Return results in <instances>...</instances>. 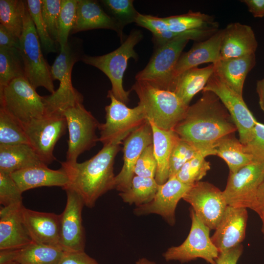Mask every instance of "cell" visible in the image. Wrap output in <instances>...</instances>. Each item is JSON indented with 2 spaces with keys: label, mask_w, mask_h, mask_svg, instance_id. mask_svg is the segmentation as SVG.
<instances>
[{
  "label": "cell",
  "mask_w": 264,
  "mask_h": 264,
  "mask_svg": "<svg viewBox=\"0 0 264 264\" xmlns=\"http://www.w3.org/2000/svg\"><path fill=\"white\" fill-rule=\"evenodd\" d=\"M173 131L182 139L199 151L216 155V143L237 128L220 98L210 91H202V96L189 106L183 118Z\"/></svg>",
  "instance_id": "cell-1"
},
{
  "label": "cell",
  "mask_w": 264,
  "mask_h": 264,
  "mask_svg": "<svg viewBox=\"0 0 264 264\" xmlns=\"http://www.w3.org/2000/svg\"><path fill=\"white\" fill-rule=\"evenodd\" d=\"M119 145H103L95 155L83 162H61V168L69 179L68 185L63 189L74 190L82 198L86 206L93 207L101 196L114 189L113 165L120 149Z\"/></svg>",
  "instance_id": "cell-2"
},
{
  "label": "cell",
  "mask_w": 264,
  "mask_h": 264,
  "mask_svg": "<svg viewBox=\"0 0 264 264\" xmlns=\"http://www.w3.org/2000/svg\"><path fill=\"white\" fill-rule=\"evenodd\" d=\"M81 45L77 39L68 40L51 66L52 80H58L60 84L53 93L44 96L46 115L62 114L67 108L83 102V95L73 87L71 81L73 66L84 55Z\"/></svg>",
  "instance_id": "cell-3"
},
{
  "label": "cell",
  "mask_w": 264,
  "mask_h": 264,
  "mask_svg": "<svg viewBox=\"0 0 264 264\" xmlns=\"http://www.w3.org/2000/svg\"><path fill=\"white\" fill-rule=\"evenodd\" d=\"M131 90L136 93L146 119L164 130L173 131L189 107L174 92L143 82L136 81Z\"/></svg>",
  "instance_id": "cell-4"
},
{
  "label": "cell",
  "mask_w": 264,
  "mask_h": 264,
  "mask_svg": "<svg viewBox=\"0 0 264 264\" xmlns=\"http://www.w3.org/2000/svg\"><path fill=\"white\" fill-rule=\"evenodd\" d=\"M140 30L132 29L121 45L114 51L101 56L84 55L82 61L102 71L110 79L111 84L110 91L118 100L127 104L130 91L124 89L123 77L128 66V61L133 58L136 61L138 55L134 46L142 39Z\"/></svg>",
  "instance_id": "cell-5"
},
{
  "label": "cell",
  "mask_w": 264,
  "mask_h": 264,
  "mask_svg": "<svg viewBox=\"0 0 264 264\" xmlns=\"http://www.w3.org/2000/svg\"><path fill=\"white\" fill-rule=\"evenodd\" d=\"M41 47L26 0L19 48L24 64L25 76L36 89L43 87L52 94L55 90L51 75V66L44 58Z\"/></svg>",
  "instance_id": "cell-6"
},
{
  "label": "cell",
  "mask_w": 264,
  "mask_h": 264,
  "mask_svg": "<svg viewBox=\"0 0 264 264\" xmlns=\"http://www.w3.org/2000/svg\"><path fill=\"white\" fill-rule=\"evenodd\" d=\"M190 40L191 39L188 36H178L155 48L147 66L136 74V81L174 92L176 85L175 68L182 50Z\"/></svg>",
  "instance_id": "cell-7"
},
{
  "label": "cell",
  "mask_w": 264,
  "mask_h": 264,
  "mask_svg": "<svg viewBox=\"0 0 264 264\" xmlns=\"http://www.w3.org/2000/svg\"><path fill=\"white\" fill-rule=\"evenodd\" d=\"M107 97L110 99V103L105 107L106 122L99 126V141L103 145H120L147 119L140 105L129 108L117 100L110 90L108 91Z\"/></svg>",
  "instance_id": "cell-8"
},
{
  "label": "cell",
  "mask_w": 264,
  "mask_h": 264,
  "mask_svg": "<svg viewBox=\"0 0 264 264\" xmlns=\"http://www.w3.org/2000/svg\"><path fill=\"white\" fill-rule=\"evenodd\" d=\"M0 108L23 125L45 114L44 96L40 95L25 77L12 80L0 92Z\"/></svg>",
  "instance_id": "cell-9"
},
{
  "label": "cell",
  "mask_w": 264,
  "mask_h": 264,
  "mask_svg": "<svg viewBox=\"0 0 264 264\" xmlns=\"http://www.w3.org/2000/svg\"><path fill=\"white\" fill-rule=\"evenodd\" d=\"M62 114L66 119L69 133L66 161L76 162L80 154L89 150L99 141L96 131L100 123L86 109L83 103L67 108Z\"/></svg>",
  "instance_id": "cell-10"
},
{
  "label": "cell",
  "mask_w": 264,
  "mask_h": 264,
  "mask_svg": "<svg viewBox=\"0 0 264 264\" xmlns=\"http://www.w3.org/2000/svg\"><path fill=\"white\" fill-rule=\"evenodd\" d=\"M191 226L185 240L179 245L172 246L163 253L166 261L188 262L201 258L210 264H217L219 251L210 237V229L198 219L192 208L190 209Z\"/></svg>",
  "instance_id": "cell-11"
},
{
  "label": "cell",
  "mask_w": 264,
  "mask_h": 264,
  "mask_svg": "<svg viewBox=\"0 0 264 264\" xmlns=\"http://www.w3.org/2000/svg\"><path fill=\"white\" fill-rule=\"evenodd\" d=\"M264 180V162L255 160L234 173H229L222 191L227 205L251 209Z\"/></svg>",
  "instance_id": "cell-12"
},
{
  "label": "cell",
  "mask_w": 264,
  "mask_h": 264,
  "mask_svg": "<svg viewBox=\"0 0 264 264\" xmlns=\"http://www.w3.org/2000/svg\"><path fill=\"white\" fill-rule=\"evenodd\" d=\"M29 144L42 161L48 165L55 159V145L67 129L63 114L45 115L23 125Z\"/></svg>",
  "instance_id": "cell-13"
},
{
  "label": "cell",
  "mask_w": 264,
  "mask_h": 264,
  "mask_svg": "<svg viewBox=\"0 0 264 264\" xmlns=\"http://www.w3.org/2000/svg\"><path fill=\"white\" fill-rule=\"evenodd\" d=\"M182 199L191 205L197 216L210 230L216 228L228 206L222 191L206 181L193 185Z\"/></svg>",
  "instance_id": "cell-14"
},
{
  "label": "cell",
  "mask_w": 264,
  "mask_h": 264,
  "mask_svg": "<svg viewBox=\"0 0 264 264\" xmlns=\"http://www.w3.org/2000/svg\"><path fill=\"white\" fill-rule=\"evenodd\" d=\"M66 193V207L60 216V246L67 252L85 251L86 236L82 212L85 204L81 196L70 188Z\"/></svg>",
  "instance_id": "cell-15"
},
{
  "label": "cell",
  "mask_w": 264,
  "mask_h": 264,
  "mask_svg": "<svg viewBox=\"0 0 264 264\" xmlns=\"http://www.w3.org/2000/svg\"><path fill=\"white\" fill-rule=\"evenodd\" d=\"M210 91L220 100L227 110L239 134V140L246 145L251 139L257 122L242 97L222 82L213 73L202 91Z\"/></svg>",
  "instance_id": "cell-16"
},
{
  "label": "cell",
  "mask_w": 264,
  "mask_h": 264,
  "mask_svg": "<svg viewBox=\"0 0 264 264\" xmlns=\"http://www.w3.org/2000/svg\"><path fill=\"white\" fill-rule=\"evenodd\" d=\"M192 186L181 182L176 176L171 177L165 183L159 185L152 200L136 206L133 213L138 216L157 214L169 225L173 226L176 223L177 204Z\"/></svg>",
  "instance_id": "cell-17"
},
{
  "label": "cell",
  "mask_w": 264,
  "mask_h": 264,
  "mask_svg": "<svg viewBox=\"0 0 264 264\" xmlns=\"http://www.w3.org/2000/svg\"><path fill=\"white\" fill-rule=\"evenodd\" d=\"M122 143L123 165L114 178V189L120 192L129 189L134 176V169L137 159L144 149L153 144V131L149 121L147 120Z\"/></svg>",
  "instance_id": "cell-18"
},
{
  "label": "cell",
  "mask_w": 264,
  "mask_h": 264,
  "mask_svg": "<svg viewBox=\"0 0 264 264\" xmlns=\"http://www.w3.org/2000/svg\"><path fill=\"white\" fill-rule=\"evenodd\" d=\"M248 219L246 208L227 206L211 237L220 252L233 248L244 239Z\"/></svg>",
  "instance_id": "cell-19"
},
{
  "label": "cell",
  "mask_w": 264,
  "mask_h": 264,
  "mask_svg": "<svg viewBox=\"0 0 264 264\" xmlns=\"http://www.w3.org/2000/svg\"><path fill=\"white\" fill-rule=\"evenodd\" d=\"M97 29L114 31L121 43L126 39L123 34L124 27L104 10L99 2L78 0L75 21L70 34Z\"/></svg>",
  "instance_id": "cell-20"
},
{
  "label": "cell",
  "mask_w": 264,
  "mask_h": 264,
  "mask_svg": "<svg viewBox=\"0 0 264 264\" xmlns=\"http://www.w3.org/2000/svg\"><path fill=\"white\" fill-rule=\"evenodd\" d=\"M22 203L1 207L0 210V250L22 248L32 242L24 224Z\"/></svg>",
  "instance_id": "cell-21"
},
{
  "label": "cell",
  "mask_w": 264,
  "mask_h": 264,
  "mask_svg": "<svg viewBox=\"0 0 264 264\" xmlns=\"http://www.w3.org/2000/svg\"><path fill=\"white\" fill-rule=\"evenodd\" d=\"M170 30L177 36L185 35L200 42L219 31L214 18L200 12L189 11L186 14L164 17Z\"/></svg>",
  "instance_id": "cell-22"
},
{
  "label": "cell",
  "mask_w": 264,
  "mask_h": 264,
  "mask_svg": "<svg viewBox=\"0 0 264 264\" xmlns=\"http://www.w3.org/2000/svg\"><path fill=\"white\" fill-rule=\"evenodd\" d=\"M258 42L251 26L238 22L222 29L220 60L255 54Z\"/></svg>",
  "instance_id": "cell-23"
},
{
  "label": "cell",
  "mask_w": 264,
  "mask_h": 264,
  "mask_svg": "<svg viewBox=\"0 0 264 264\" xmlns=\"http://www.w3.org/2000/svg\"><path fill=\"white\" fill-rule=\"evenodd\" d=\"M23 221L33 242L60 246V215L22 209Z\"/></svg>",
  "instance_id": "cell-24"
},
{
  "label": "cell",
  "mask_w": 264,
  "mask_h": 264,
  "mask_svg": "<svg viewBox=\"0 0 264 264\" xmlns=\"http://www.w3.org/2000/svg\"><path fill=\"white\" fill-rule=\"evenodd\" d=\"M65 253L61 247L32 242L21 248L0 250V264H59Z\"/></svg>",
  "instance_id": "cell-25"
},
{
  "label": "cell",
  "mask_w": 264,
  "mask_h": 264,
  "mask_svg": "<svg viewBox=\"0 0 264 264\" xmlns=\"http://www.w3.org/2000/svg\"><path fill=\"white\" fill-rule=\"evenodd\" d=\"M222 29L205 40L195 43L191 48L180 56L176 66L174 77H178L188 69L207 63L215 64L220 60Z\"/></svg>",
  "instance_id": "cell-26"
},
{
  "label": "cell",
  "mask_w": 264,
  "mask_h": 264,
  "mask_svg": "<svg viewBox=\"0 0 264 264\" xmlns=\"http://www.w3.org/2000/svg\"><path fill=\"white\" fill-rule=\"evenodd\" d=\"M11 175L22 193L41 187L58 186L64 189L69 183L68 177L62 169L52 170L46 165L27 168Z\"/></svg>",
  "instance_id": "cell-27"
},
{
  "label": "cell",
  "mask_w": 264,
  "mask_h": 264,
  "mask_svg": "<svg viewBox=\"0 0 264 264\" xmlns=\"http://www.w3.org/2000/svg\"><path fill=\"white\" fill-rule=\"evenodd\" d=\"M255 64V54L219 60L213 64L214 74L232 90L242 97L245 80Z\"/></svg>",
  "instance_id": "cell-28"
},
{
  "label": "cell",
  "mask_w": 264,
  "mask_h": 264,
  "mask_svg": "<svg viewBox=\"0 0 264 264\" xmlns=\"http://www.w3.org/2000/svg\"><path fill=\"white\" fill-rule=\"evenodd\" d=\"M153 131V145L154 155L157 162L155 179L162 184L169 178V161L173 149L179 139L174 131H166L156 126L149 121Z\"/></svg>",
  "instance_id": "cell-29"
},
{
  "label": "cell",
  "mask_w": 264,
  "mask_h": 264,
  "mask_svg": "<svg viewBox=\"0 0 264 264\" xmlns=\"http://www.w3.org/2000/svg\"><path fill=\"white\" fill-rule=\"evenodd\" d=\"M46 165L29 144L0 145V171L11 174L27 168Z\"/></svg>",
  "instance_id": "cell-30"
},
{
  "label": "cell",
  "mask_w": 264,
  "mask_h": 264,
  "mask_svg": "<svg viewBox=\"0 0 264 264\" xmlns=\"http://www.w3.org/2000/svg\"><path fill=\"white\" fill-rule=\"evenodd\" d=\"M212 64L202 68L194 67L183 72L176 79L174 92L186 106L194 96L203 89L214 73Z\"/></svg>",
  "instance_id": "cell-31"
},
{
  "label": "cell",
  "mask_w": 264,
  "mask_h": 264,
  "mask_svg": "<svg viewBox=\"0 0 264 264\" xmlns=\"http://www.w3.org/2000/svg\"><path fill=\"white\" fill-rule=\"evenodd\" d=\"M232 134L221 138L214 147L216 155L225 161L229 169V173H234L254 160L245 145Z\"/></svg>",
  "instance_id": "cell-32"
},
{
  "label": "cell",
  "mask_w": 264,
  "mask_h": 264,
  "mask_svg": "<svg viewBox=\"0 0 264 264\" xmlns=\"http://www.w3.org/2000/svg\"><path fill=\"white\" fill-rule=\"evenodd\" d=\"M159 186L154 178L134 175L129 189L119 195L125 203L138 206L152 200Z\"/></svg>",
  "instance_id": "cell-33"
},
{
  "label": "cell",
  "mask_w": 264,
  "mask_h": 264,
  "mask_svg": "<svg viewBox=\"0 0 264 264\" xmlns=\"http://www.w3.org/2000/svg\"><path fill=\"white\" fill-rule=\"evenodd\" d=\"M25 77L19 49L0 47V92L15 79Z\"/></svg>",
  "instance_id": "cell-34"
},
{
  "label": "cell",
  "mask_w": 264,
  "mask_h": 264,
  "mask_svg": "<svg viewBox=\"0 0 264 264\" xmlns=\"http://www.w3.org/2000/svg\"><path fill=\"white\" fill-rule=\"evenodd\" d=\"M26 0H0V24L18 39L23 28Z\"/></svg>",
  "instance_id": "cell-35"
},
{
  "label": "cell",
  "mask_w": 264,
  "mask_h": 264,
  "mask_svg": "<svg viewBox=\"0 0 264 264\" xmlns=\"http://www.w3.org/2000/svg\"><path fill=\"white\" fill-rule=\"evenodd\" d=\"M29 144L23 125L4 109L0 108V145Z\"/></svg>",
  "instance_id": "cell-36"
},
{
  "label": "cell",
  "mask_w": 264,
  "mask_h": 264,
  "mask_svg": "<svg viewBox=\"0 0 264 264\" xmlns=\"http://www.w3.org/2000/svg\"><path fill=\"white\" fill-rule=\"evenodd\" d=\"M135 23L152 32V40L155 48L178 36L170 30L164 17L160 18L139 13Z\"/></svg>",
  "instance_id": "cell-37"
},
{
  "label": "cell",
  "mask_w": 264,
  "mask_h": 264,
  "mask_svg": "<svg viewBox=\"0 0 264 264\" xmlns=\"http://www.w3.org/2000/svg\"><path fill=\"white\" fill-rule=\"evenodd\" d=\"M208 153L199 152L185 163L176 175V177L186 184L193 185L200 180L210 169V164L205 158Z\"/></svg>",
  "instance_id": "cell-38"
},
{
  "label": "cell",
  "mask_w": 264,
  "mask_h": 264,
  "mask_svg": "<svg viewBox=\"0 0 264 264\" xmlns=\"http://www.w3.org/2000/svg\"><path fill=\"white\" fill-rule=\"evenodd\" d=\"M99 3L106 12L124 27L135 22L138 13L132 0H101Z\"/></svg>",
  "instance_id": "cell-39"
},
{
  "label": "cell",
  "mask_w": 264,
  "mask_h": 264,
  "mask_svg": "<svg viewBox=\"0 0 264 264\" xmlns=\"http://www.w3.org/2000/svg\"><path fill=\"white\" fill-rule=\"evenodd\" d=\"M78 0H62L58 21L57 43L60 48L64 47L68 41L74 25Z\"/></svg>",
  "instance_id": "cell-40"
},
{
  "label": "cell",
  "mask_w": 264,
  "mask_h": 264,
  "mask_svg": "<svg viewBox=\"0 0 264 264\" xmlns=\"http://www.w3.org/2000/svg\"><path fill=\"white\" fill-rule=\"evenodd\" d=\"M29 12L34 23L42 48L46 53L58 51V43L49 35L43 19L41 12V0H26Z\"/></svg>",
  "instance_id": "cell-41"
},
{
  "label": "cell",
  "mask_w": 264,
  "mask_h": 264,
  "mask_svg": "<svg viewBox=\"0 0 264 264\" xmlns=\"http://www.w3.org/2000/svg\"><path fill=\"white\" fill-rule=\"evenodd\" d=\"M199 152L192 144L179 137L171 154L169 178L175 176L182 166Z\"/></svg>",
  "instance_id": "cell-42"
},
{
  "label": "cell",
  "mask_w": 264,
  "mask_h": 264,
  "mask_svg": "<svg viewBox=\"0 0 264 264\" xmlns=\"http://www.w3.org/2000/svg\"><path fill=\"white\" fill-rule=\"evenodd\" d=\"M22 192L11 174L0 171V203L3 207L22 203Z\"/></svg>",
  "instance_id": "cell-43"
},
{
  "label": "cell",
  "mask_w": 264,
  "mask_h": 264,
  "mask_svg": "<svg viewBox=\"0 0 264 264\" xmlns=\"http://www.w3.org/2000/svg\"><path fill=\"white\" fill-rule=\"evenodd\" d=\"M41 1L42 15L47 31L50 37L57 43L58 21L62 0H41Z\"/></svg>",
  "instance_id": "cell-44"
},
{
  "label": "cell",
  "mask_w": 264,
  "mask_h": 264,
  "mask_svg": "<svg viewBox=\"0 0 264 264\" xmlns=\"http://www.w3.org/2000/svg\"><path fill=\"white\" fill-rule=\"evenodd\" d=\"M157 162L154 153L153 145L151 144L143 151L137 159L134 169V175L154 178Z\"/></svg>",
  "instance_id": "cell-45"
},
{
  "label": "cell",
  "mask_w": 264,
  "mask_h": 264,
  "mask_svg": "<svg viewBox=\"0 0 264 264\" xmlns=\"http://www.w3.org/2000/svg\"><path fill=\"white\" fill-rule=\"evenodd\" d=\"M254 160L264 162V124L257 121L251 140L245 145Z\"/></svg>",
  "instance_id": "cell-46"
},
{
  "label": "cell",
  "mask_w": 264,
  "mask_h": 264,
  "mask_svg": "<svg viewBox=\"0 0 264 264\" xmlns=\"http://www.w3.org/2000/svg\"><path fill=\"white\" fill-rule=\"evenodd\" d=\"M59 264H100L85 251L67 252Z\"/></svg>",
  "instance_id": "cell-47"
},
{
  "label": "cell",
  "mask_w": 264,
  "mask_h": 264,
  "mask_svg": "<svg viewBox=\"0 0 264 264\" xmlns=\"http://www.w3.org/2000/svg\"><path fill=\"white\" fill-rule=\"evenodd\" d=\"M243 246L240 244L233 248L220 252L216 262L217 264H237L242 254Z\"/></svg>",
  "instance_id": "cell-48"
},
{
  "label": "cell",
  "mask_w": 264,
  "mask_h": 264,
  "mask_svg": "<svg viewBox=\"0 0 264 264\" xmlns=\"http://www.w3.org/2000/svg\"><path fill=\"white\" fill-rule=\"evenodd\" d=\"M0 47L20 48V39L0 24Z\"/></svg>",
  "instance_id": "cell-49"
},
{
  "label": "cell",
  "mask_w": 264,
  "mask_h": 264,
  "mask_svg": "<svg viewBox=\"0 0 264 264\" xmlns=\"http://www.w3.org/2000/svg\"><path fill=\"white\" fill-rule=\"evenodd\" d=\"M241 1L246 5L249 12L255 18L264 16V0H243Z\"/></svg>",
  "instance_id": "cell-50"
},
{
  "label": "cell",
  "mask_w": 264,
  "mask_h": 264,
  "mask_svg": "<svg viewBox=\"0 0 264 264\" xmlns=\"http://www.w3.org/2000/svg\"><path fill=\"white\" fill-rule=\"evenodd\" d=\"M251 209L259 216L264 213V180L258 189Z\"/></svg>",
  "instance_id": "cell-51"
},
{
  "label": "cell",
  "mask_w": 264,
  "mask_h": 264,
  "mask_svg": "<svg viewBox=\"0 0 264 264\" xmlns=\"http://www.w3.org/2000/svg\"><path fill=\"white\" fill-rule=\"evenodd\" d=\"M256 90L259 96L260 108L264 111V78L257 81Z\"/></svg>",
  "instance_id": "cell-52"
},
{
  "label": "cell",
  "mask_w": 264,
  "mask_h": 264,
  "mask_svg": "<svg viewBox=\"0 0 264 264\" xmlns=\"http://www.w3.org/2000/svg\"><path fill=\"white\" fill-rule=\"evenodd\" d=\"M135 264H157L154 261L149 260L146 258H139L136 261Z\"/></svg>",
  "instance_id": "cell-53"
},
{
  "label": "cell",
  "mask_w": 264,
  "mask_h": 264,
  "mask_svg": "<svg viewBox=\"0 0 264 264\" xmlns=\"http://www.w3.org/2000/svg\"><path fill=\"white\" fill-rule=\"evenodd\" d=\"M260 217L262 221V232L264 235V213L262 214Z\"/></svg>",
  "instance_id": "cell-54"
},
{
  "label": "cell",
  "mask_w": 264,
  "mask_h": 264,
  "mask_svg": "<svg viewBox=\"0 0 264 264\" xmlns=\"http://www.w3.org/2000/svg\"><path fill=\"white\" fill-rule=\"evenodd\" d=\"M5 264H20L15 263V262H11V263H7Z\"/></svg>",
  "instance_id": "cell-55"
}]
</instances>
